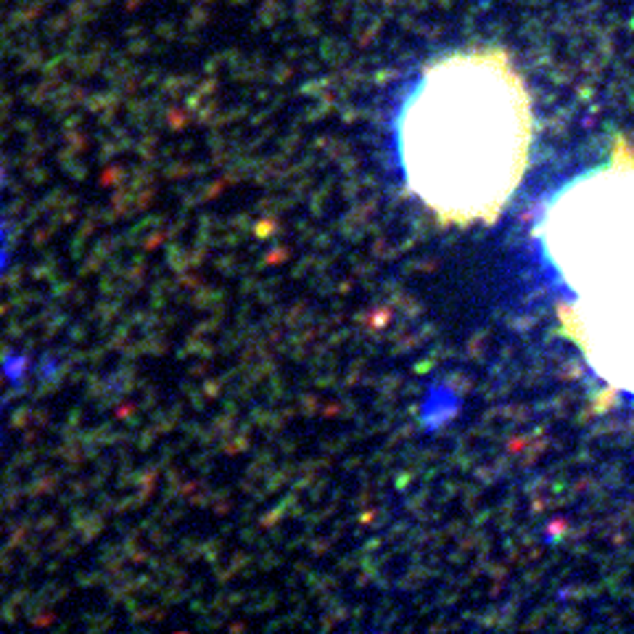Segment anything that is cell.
<instances>
[{
	"label": "cell",
	"instance_id": "cell-1",
	"mask_svg": "<svg viewBox=\"0 0 634 634\" xmlns=\"http://www.w3.org/2000/svg\"><path fill=\"white\" fill-rule=\"evenodd\" d=\"M532 137L529 90L502 48L433 61L399 117L407 185L449 225L497 217L526 174Z\"/></svg>",
	"mask_w": 634,
	"mask_h": 634
},
{
	"label": "cell",
	"instance_id": "cell-2",
	"mask_svg": "<svg viewBox=\"0 0 634 634\" xmlns=\"http://www.w3.org/2000/svg\"><path fill=\"white\" fill-rule=\"evenodd\" d=\"M539 238L576 296L634 286L632 151L621 146L608 164L561 190L542 217Z\"/></svg>",
	"mask_w": 634,
	"mask_h": 634
},
{
	"label": "cell",
	"instance_id": "cell-3",
	"mask_svg": "<svg viewBox=\"0 0 634 634\" xmlns=\"http://www.w3.org/2000/svg\"><path fill=\"white\" fill-rule=\"evenodd\" d=\"M563 326L595 373L634 396V286L582 293L563 309Z\"/></svg>",
	"mask_w": 634,
	"mask_h": 634
}]
</instances>
